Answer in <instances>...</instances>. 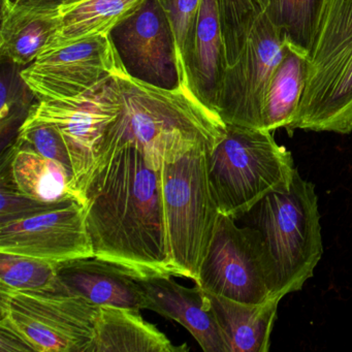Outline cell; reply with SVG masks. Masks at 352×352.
Returning a JSON list of instances; mask_svg holds the SVG:
<instances>
[{"label": "cell", "instance_id": "obj_1", "mask_svg": "<svg viewBox=\"0 0 352 352\" xmlns=\"http://www.w3.org/2000/svg\"><path fill=\"white\" fill-rule=\"evenodd\" d=\"M162 166L131 142L104 148L86 191V223L94 256L141 272L168 274Z\"/></svg>", "mask_w": 352, "mask_h": 352}, {"label": "cell", "instance_id": "obj_2", "mask_svg": "<svg viewBox=\"0 0 352 352\" xmlns=\"http://www.w3.org/2000/svg\"><path fill=\"white\" fill-rule=\"evenodd\" d=\"M116 76L120 112L109 125L98 153L131 142L153 166H162L199 146L212 152L226 135L221 117L195 96L186 80L166 89L133 79L124 69Z\"/></svg>", "mask_w": 352, "mask_h": 352}, {"label": "cell", "instance_id": "obj_3", "mask_svg": "<svg viewBox=\"0 0 352 352\" xmlns=\"http://www.w3.org/2000/svg\"><path fill=\"white\" fill-rule=\"evenodd\" d=\"M296 129L352 131V0H319L308 46L306 84Z\"/></svg>", "mask_w": 352, "mask_h": 352}, {"label": "cell", "instance_id": "obj_4", "mask_svg": "<svg viewBox=\"0 0 352 352\" xmlns=\"http://www.w3.org/2000/svg\"><path fill=\"white\" fill-rule=\"evenodd\" d=\"M226 133L208 154L212 195L220 214L236 219L265 197L289 188L294 158L272 131L226 125Z\"/></svg>", "mask_w": 352, "mask_h": 352}, {"label": "cell", "instance_id": "obj_5", "mask_svg": "<svg viewBox=\"0 0 352 352\" xmlns=\"http://www.w3.org/2000/svg\"><path fill=\"white\" fill-rule=\"evenodd\" d=\"M255 213L277 276L276 296L300 290L322 256L318 199L313 183L294 173L289 188L265 197Z\"/></svg>", "mask_w": 352, "mask_h": 352}, {"label": "cell", "instance_id": "obj_6", "mask_svg": "<svg viewBox=\"0 0 352 352\" xmlns=\"http://www.w3.org/2000/svg\"><path fill=\"white\" fill-rule=\"evenodd\" d=\"M208 148L199 146L181 157L164 162L162 195L176 277L197 283L213 238L219 211L208 175Z\"/></svg>", "mask_w": 352, "mask_h": 352}, {"label": "cell", "instance_id": "obj_7", "mask_svg": "<svg viewBox=\"0 0 352 352\" xmlns=\"http://www.w3.org/2000/svg\"><path fill=\"white\" fill-rule=\"evenodd\" d=\"M0 327L21 336L36 352H87L100 306L58 292H1Z\"/></svg>", "mask_w": 352, "mask_h": 352}, {"label": "cell", "instance_id": "obj_8", "mask_svg": "<svg viewBox=\"0 0 352 352\" xmlns=\"http://www.w3.org/2000/svg\"><path fill=\"white\" fill-rule=\"evenodd\" d=\"M197 284L210 294L247 304L278 296L275 267L261 232L239 228L234 218L219 214Z\"/></svg>", "mask_w": 352, "mask_h": 352}, {"label": "cell", "instance_id": "obj_9", "mask_svg": "<svg viewBox=\"0 0 352 352\" xmlns=\"http://www.w3.org/2000/svg\"><path fill=\"white\" fill-rule=\"evenodd\" d=\"M286 50L281 30L265 13L222 74L216 112L226 125L263 129L265 96Z\"/></svg>", "mask_w": 352, "mask_h": 352}, {"label": "cell", "instance_id": "obj_10", "mask_svg": "<svg viewBox=\"0 0 352 352\" xmlns=\"http://www.w3.org/2000/svg\"><path fill=\"white\" fill-rule=\"evenodd\" d=\"M116 75L83 96L38 102L28 115L51 123L60 131L73 162L76 187L85 207L86 191L98 164V149L109 125L120 112Z\"/></svg>", "mask_w": 352, "mask_h": 352}, {"label": "cell", "instance_id": "obj_11", "mask_svg": "<svg viewBox=\"0 0 352 352\" xmlns=\"http://www.w3.org/2000/svg\"><path fill=\"white\" fill-rule=\"evenodd\" d=\"M124 69L108 36L43 52L21 75L38 102L83 96Z\"/></svg>", "mask_w": 352, "mask_h": 352}, {"label": "cell", "instance_id": "obj_12", "mask_svg": "<svg viewBox=\"0 0 352 352\" xmlns=\"http://www.w3.org/2000/svg\"><path fill=\"white\" fill-rule=\"evenodd\" d=\"M110 38L124 71L133 79L166 89H175L186 80L174 32L160 0H146L111 32Z\"/></svg>", "mask_w": 352, "mask_h": 352}, {"label": "cell", "instance_id": "obj_13", "mask_svg": "<svg viewBox=\"0 0 352 352\" xmlns=\"http://www.w3.org/2000/svg\"><path fill=\"white\" fill-rule=\"evenodd\" d=\"M0 252L52 263L94 256L85 206L69 199L56 209L0 223Z\"/></svg>", "mask_w": 352, "mask_h": 352}, {"label": "cell", "instance_id": "obj_14", "mask_svg": "<svg viewBox=\"0 0 352 352\" xmlns=\"http://www.w3.org/2000/svg\"><path fill=\"white\" fill-rule=\"evenodd\" d=\"M146 309L177 321L206 352H230L207 292L195 283L185 287L168 274L140 272Z\"/></svg>", "mask_w": 352, "mask_h": 352}, {"label": "cell", "instance_id": "obj_15", "mask_svg": "<svg viewBox=\"0 0 352 352\" xmlns=\"http://www.w3.org/2000/svg\"><path fill=\"white\" fill-rule=\"evenodd\" d=\"M140 272L96 256L57 263L58 294L82 296L96 306L141 311L146 298Z\"/></svg>", "mask_w": 352, "mask_h": 352}, {"label": "cell", "instance_id": "obj_16", "mask_svg": "<svg viewBox=\"0 0 352 352\" xmlns=\"http://www.w3.org/2000/svg\"><path fill=\"white\" fill-rule=\"evenodd\" d=\"M183 71L195 96L216 112L224 71L223 38L218 0L201 1L185 46Z\"/></svg>", "mask_w": 352, "mask_h": 352}, {"label": "cell", "instance_id": "obj_17", "mask_svg": "<svg viewBox=\"0 0 352 352\" xmlns=\"http://www.w3.org/2000/svg\"><path fill=\"white\" fill-rule=\"evenodd\" d=\"M59 24L58 5L1 0L0 58L28 67L53 42Z\"/></svg>", "mask_w": 352, "mask_h": 352}, {"label": "cell", "instance_id": "obj_18", "mask_svg": "<svg viewBox=\"0 0 352 352\" xmlns=\"http://www.w3.org/2000/svg\"><path fill=\"white\" fill-rule=\"evenodd\" d=\"M1 185L41 201L74 199L81 203L73 180L60 164L17 142L3 154Z\"/></svg>", "mask_w": 352, "mask_h": 352}, {"label": "cell", "instance_id": "obj_19", "mask_svg": "<svg viewBox=\"0 0 352 352\" xmlns=\"http://www.w3.org/2000/svg\"><path fill=\"white\" fill-rule=\"evenodd\" d=\"M188 351L185 344L176 347L140 311L114 306H100L94 339L87 352Z\"/></svg>", "mask_w": 352, "mask_h": 352}, {"label": "cell", "instance_id": "obj_20", "mask_svg": "<svg viewBox=\"0 0 352 352\" xmlns=\"http://www.w3.org/2000/svg\"><path fill=\"white\" fill-rule=\"evenodd\" d=\"M146 0H61L60 24L48 48L55 50L86 38L108 36L135 13Z\"/></svg>", "mask_w": 352, "mask_h": 352}, {"label": "cell", "instance_id": "obj_21", "mask_svg": "<svg viewBox=\"0 0 352 352\" xmlns=\"http://www.w3.org/2000/svg\"><path fill=\"white\" fill-rule=\"evenodd\" d=\"M230 352H267L281 296L247 304L207 292Z\"/></svg>", "mask_w": 352, "mask_h": 352}, {"label": "cell", "instance_id": "obj_22", "mask_svg": "<svg viewBox=\"0 0 352 352\" xmlns=\"http://www.w3.org/2000/svg\"><path fill=\"white\" fill-rule=\"evenodd\" d=\"M307 67L308 51L287 44L265 96L263 129L273 133L292 124L306 84Z\"/></svg>", "mask_w": 352, "mask_h": 352}, {"label": "cell", "instance_id": "obj_23", "mask_svg": "<svg viewBox=\"0 0 352 352\" xmlns=\"http://www.w3.org/2000/svg\"><path fill=\"white\" fill-rule=\"evenodd\" d=\"M0 290L58 292L57 263L0 252Z\"/></svg>", "mask_w": 352, "mask_h": 352}, {"label": "cell", "instance_id": "obj_24", "mask_svg": "<svg viewBox=\"0 0 352 352\" xmlns=\"http://www.w3.org/2000/svg\"><path fill=\"white\" fill-rule=\"evenodd\" d=\"M270 0H218L224 47V67L232 63Z\"/></svg>", "mask_w": 352, "mask_h": 352}, {"label": "cell", "instance_id": "obj_25", "mask_svg": "<svg viewBox=\"0 0 352 352\" xmlns=\"http://www.w3.org/2000/svg\"><path fill=\"white\" fill-rule=\"evenodd\" d=\"M23 69L11 61L1 60L0 125L3 139L16 129L19 131L30 111L38 102L36 94L22 77Z\"/></svg>", "mask_w": 352, "mask_h": 352}, {"label": "cell", "instance_id": "obj_26", "mask_svg": "<svg viewBox=\"0 0 352 352\" xmlns=\"http://www.w3.org/2000/svg\"><path fill=\"white\" fill-rule=\"evenodd\" d=\"M319 0H270L267 14L286 43L308 51Z\"/></svg>", "mask_w": 352, "mask_h": 352}, {"label": "cell", "instance_id": "obj_27", "mask_svg": "<svg viewBox=\"0 0 352 352\" xmlns=\"http://www.w3.org/2000/svg\"><path fill=\"white\" fill-rule=\"evenodd\" d=\"M15 142L34 150L44 157L60 164L73 180L76 191L75 170L71 154L60 131L46 121L38 120L28 116L20 126ZM78 193V191H77ZM79 197V193H78ZM80 199V197H79ZM81 201V199H80ZM82 204V203H81Z\"/></svg>", "mask_w": 352, "mask_h": 352}, {"label": "cell", "instance_id": "obj_28", "mask_svg": "<svg viewBox=\"0 0 352 352\" xmlns=\"http://www.w3.org/2000/svg\"><path fill=\"white\" fill-rule=\"evenodd\" d=\"M201 1V0H160L174 32L181 71L185 77L186 75L183 71V54Z\"/></svg>", "mask_w": 352, "mask_h": 352}, {"label": "cell", "instance_id": "obj_29", "mask_svg": "<svg viewBox=\"0 0 352 352\" xmlns=\"http://www.w3.org/2000/svg\"><path fill=\"white\" fill-rule=\"evenodd\" d=\"M0 195H1L0 223L38 215V214L56 209V208L65 205L69 199H65V201L47 203V201H41L26 197V195H22V193L16 191L15 189L6 186V185H1Z\"/></svg>", "mask_w": 352, "mask_h": 352}, {"label": "cell", "instance_id": "obj_30", "mask_svg": "<svg viewBox=\"0 0 352 352\" xmlns=\"http://www.w3.org/2000/svg\"><path fill=\"white\" fill-rule=\"evenodd\" d=\"M34 351L30 344L15 331L0 327V352Z\"/></svg>", "mask_w": 352, "mask_h": 352}, {"label": "cell", "instance_id": "obj_31", "mask_svg": "<svg viewBox=\"0 0 352 352\" xmlns=\"http://www.w3.org/2000/svg\"><path fill=\"white\" fill-rule=\"evenodd\" d=\"M32 1H38V3H51V5H59L61 0H32Z\"/></svg>", "mask_w": 352, "mask_h": 352}]
</instances>
